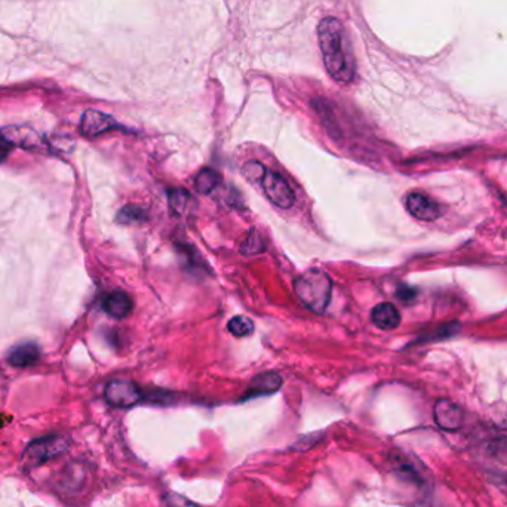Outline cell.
Returning <instances> with one entry per match:
<instances>
[{"mask_svg":"<svg viewBox=\"0 0 507 507\" xmlns=\"http://www.w3.org/2000/svg\"><path fill=\"white\" fill-rule=\"evenodd\" d=\"M294 289L305 308L321 315L331 301L333 280L322 270L312 268L296 279Z\"/></svg>","mask_w":507,"mask_h":507,"instance_id":"2","label":"cell"},{"mask_svg":"<svg viewBox=\"0 0 507 507\" xmlns=\"http://www.w3.org/2000/svg\"><path fill=\"white\" fill-rule=\"evenodd\" d=\"M263 190L267 199L280 209H289L296 204V195L288 181L278 172L266 169L262 176Z\"/></svg>","mask_w":507,"mask_h":507,"instance_id":"4","label":"cell"},{"mask_svg":"<svg viewBox=\"0 0 507 507\" xmlns=\"http://www.w3.org/2000/svg\"><path fill=\"white\" fill-rule=\"evenodd\" d=\"M227 328L234 337H248L254 333V322L246 316H234L229 321Z\"/></svg>","mask_w":507,"mask_h":507,"instance_id":"16","label":"cell"},{"mask_svg":"<svg viewBox=\"0 0 507 507\" xmlns=\"http://www.w3.org/2000/svg\"><path fill=\"white\" fill-rule=\"evenodd\" d=\"M10 144H18L24 149H40L43 147V143L40 137L30 131L27 128H8L2 134Z\"/></svg>","mask_w":507,"mask_h":507,"instance_id":"12","label":"cell"},{"mask_svg":"<svg viewBox=\"0 0 507 507\" xmlns=\"http://www.w3.org/2000/svg\"><path fill=\"white\" fill-rule=\"evenodd\" d=\"M282 386V377L276 372H264L257 375L248 388V396L268 395L279 391Z\"/></svg>","mask_w":507,"mask_h":507,"instance_id":"13","label":"cell"},{"mask_svg":"<svg viewBox=\"0 0 507 507\" xmlns=\"http://www.w3.org/2000/svg\"><path fill=\"white\" fill-rule=\"evenodd\" d=\"M322 441V433H312L308 436H303L298 441L291 444V450L294 451H309L315 445Z\"/></svg>","mask_w":507,"mask_h":507,"instance_id":"20","label":"cell"},{"mask_svg":"<svg viewBox=\"0 0 507 507\" xmlns=\"http://www.w3.org/2000/svg\"><path fill=\"white\" fill-rule=\"evenodd\" d=\"M264 248H266L264 241L260 236V233H258L255 229H251V232L248 233V236L242 242L239 250L243 255H255V254L263 252Z\"/></svg>","mask_w":507,"mask_h":507,"instance_id":"15","label":"cell"},{"mask_svg":"<svg viewBox=\"0 0 507 507\" xmlns=\"http://www.w3.org/2000/svg\"><path fill=\"white\" fill-rule=\"evenodd\" d=\"M220 181H221V175L217 171L211 169V168H205L196 175L195 187L199 193L209 195L212 190H215V187L220 184Z\"/></svg>","mask_w":507,"mask_h":507,"instance_id":"14","label":"cell"},{"mask_svg":"<svg viewBox=\"0 0 507 507\" xmlns=\"http://www.w3.org/2000/svg\"><path fill=\"white\" fill-rule=\"evenodd\" d=\"M147 220V212L135 205H126L121 209L119 214H117V221L123 224H134L141 222Z\"/></svg>","mask_w":507,"mask_h":507,"instance_id":"17","label":"cell"},{"mask_svg":"<svg viewBox=\"0 0 507 507\" xmlns=\"http://www.w3.org/2000/svg\"><path fill=\"white\" fill-rule=\"evenodd\" d=\"M434 421L444 430H457L462 426L463 412L458 405L448 399H439L434 404Z\"/></svg>","mask_w":507,"mask_h":507,"instance_id":"8","label":"cell"},{"mask_svg":"<svg viewBox=\"0 0 507 507\" xmlns=\"http://www.w3.org/2000/svg\"><path fill=\"white\" fill-rule=\"evenodd\" d=\"M104 396L105 400L116 408H131L143 399V393H141L138 386L128 380L110 381L105 386Z\"/></svg>","mask_w":507,"mask_h":507,"instance_id":"5","label":"cell"},{"mask_svg":"<svg viewBox=\"0 0 507 507\" xmlns=\"http://www.w3.org/2000/svg\"><path fill=\"white\" fill-rule=\"evenodd\" d=\"M103 308L112 317H114V319H123V317H126L133 312L134 303L126 292L114 291L104 298Z\"/></svg>","mask_w":507,"mask_h":507,"instance_id":"9","label":"cell"},{"mask_svg":"<svg viewBox=\"0 0 507 507\" xmlns=\"http://www.w3.org/2000/svg\"><path fill=\"white\" fill-rule=\"evenodd\" d=\"M160 504H162V507H200L195 501L184 497V495L172 492V491L162 495Z\"/></svg>","mask_w":507,"mask_h":507,"instance_id":"18","label":"cell"},{"mask_svg":"<svg viewBox=\"0 0 507 507\" xmlns=\"http://www.w3.org/2000/svg\"><path fill=\"white\" fill-rule=\"evenodd\" d=\"M405 205L409 214L421 221H434L444 214L442 206L433 197L423 193L408 195Z\"/></svg>","mask_w":507,"mask_h":507,"instance_id":"6","label":"cell"},{"mask_svg":"<svg viewBox=\"0 0 507 507\" xmlns=\"http://www.w3.org/2000/svg\"><path fill=\"white\" fill-rule=\"evenodd\" d=\"M40 358L39 347L33 343H24L13 349L9 353L8 361L17 368H27L36 363Z\"/></svg>","mask_w":507,"mask_h":507,"instance_id":"11","label":"cell"},{"mask_svg":"<svg viewBox=\"0 0 507 507\" xmlns=\"http://www.w3.org/2000/svg\"><path fill=\"white\" fill-rule=\"evenodd\" d=\"M68 445L70 442L64 436H46V438L33 441L21 457L22 466L27 469L38 467L50 462V460L64 454Z\"/></svg>","mask_w":507,"mask_h":507,"instance_id":"3","label":"cell"},{"mask_svg":"<svg viewBox=\"0 0 507 507\" xmlns=\"http://www.w3.org/2000/svg\"><path fill=\"white\" fill-rule=\"evenodd\" d=\"M371 321L374 325L384 331H391L400 324V313L392 303L377 304L371 312Z\"/></svg>","mask_w":507,"mask_h":507,"instance_id":"10","label":"cell"},{"mask_svg":"<svg viewBox=\"0 0 507 507\" xmlns=\"http://www.w3.org/2000/svg\"><path fill=\"white\" fill-rule=\"evenodd\" d=\"M188 199H190V195H188L187 190H183V188H175V190H172L169 193V206L175 214H181L188 202Z\"/></svg>","mask_w":507,"mask_h":507,"instance_id":"19","label":"cell"},{"mask_svg":"<svg viewBox=\"0 0 507 507\" xmlns=\"http://www.w3.org/2000/svg\"><path fill=\"white\" fill-rule=\"evenodd\" d=\"M116 128H119V125L113 117L98 110H86L80 121V133L89 138L103 135Z\"/></svg>","mask_w":507,"mask_h":507,"instance_id":"7","label":"cell"},{"mask_svg":"<svg viewBox=\"0 0 507 507\" xmlns=\"http://www.w3.org/2000/svg\"><path fill=\"white\" fill-rule=\"evenodd\" d=\"M317 40L328 75L340 85L351 84L356 75V60L343 22L335 17L324 18L317 26Z\"/></svg>","mask_w":507,"mask_h":507,"instance_id":"1","label":"cell"}]
</instances>
